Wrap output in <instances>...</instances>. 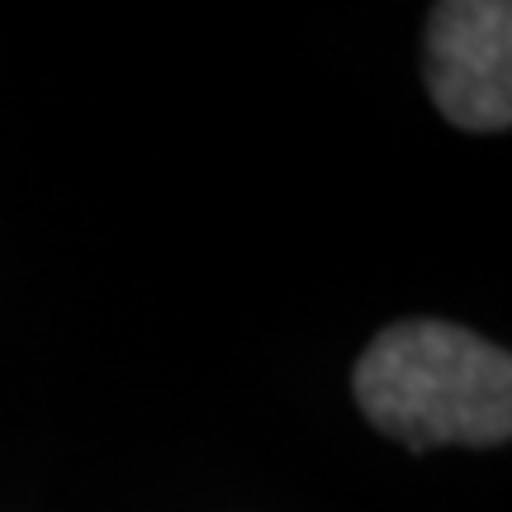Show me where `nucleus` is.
<instances>
[{
	"instance_id": "1",
	"label": "nucleus",
	"mask_w": 512,
	"mask_h": 512,
	"mask_svg": "<svg viewBox=\"0 0 512 512\" xmlns=\"http://www.w3.org/2000/svg\"><path fill=\"white\" fill-rule=\"evenodd\" d=\"M356 403L408 451L503 446L512 432V356L437 318L384 328L356 361Z\"/></svg>"
},
{
	"instance_id": "2",
	"label": "nucleus",
	"mask_w": 512,
	"mask_h": 512,
	"mask_svg": "<svg viewBox=\"0 0 512 512\" xmlns=\"http://www.w3.org/2000/svg\"><path fill=\"white\" fill-rule=\"evenodd\" d=\"M427 91L437 110L470 133L512 124V5L441 0L427 15Z\"/></svg>"
}]
</instances>
